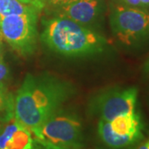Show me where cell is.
<instances>
[{
	"instance_id": "cell-5",
	"label": "cell",
	"mask_w": 149,
	"mask_h": 149,
	"mask_svg": "<svg viewBox=\"0 0 149 149\" xmlns=\"http://www.w3.org/2000/svg\"><path fill=\"white\" fill-rule=\"evenodd\" d=\"M38 13L2 16L0 36L17 53L28 56L35 52L37 46Z\"/></svg>"
},
{
	"instance_id": "cell-6",
	"label": "cell",
	"mask_w": 149,
	"mask_h": 149,
	"mask_svg": "<svg viewBox=\"0 0 149 149\" xmlns=\"http://www.w3.org/2000/svg\"><path fill=\"white\" fill-rule=\"evenodd\" d=\"M139 91L136 87L116 88L99 96L93 106L100 119L110 122L114 118L135 111Z\"/></svg>"
},
{
	"instance_id": "cell-21",
	"label": "cell",
	"mask_w": 149,
	"mask_h": 149,
	"mask_svg": "<svg viewBox=\"0 0 149 149\" xmlns=\"http://www.w3.org/2000/svg\"><path fill=\"white\" fill-rule=\"evenodd\" d=\"M6 123H0V133L3 131V129L4 128V126H5Z\"/></svg>"
},
{
	"instance_id": "cell-24",
	"label": "cell",
	"mask_w": 149,
	"mask_h": 149,
	"mask_svg": "<svg viewBox=\"0 0 149 149\" xmlns=\"http://www.w3.org/2000/svg\"><path fill=\"white\" fill-rule=\"evenodd\" d=\"M1 17H2V16L0 15V21H1ZM0 42H2V38H1V36H0Z\"/></svg>"
},
{
	"instance_id": "cell-16",
	"label": "cell",
	"mask_w": 149,
	"mask_h": 149,
	"mask_svg": "<svg viewBox=\"0 0 149 149\" xmlns=\"http://www.w3.org/2000/svg\"><path fill=\"white\" fill-rule=\"evenodd\" d=\"M122 5L132 7V8H144L140 0H118Z\"/></svg>"
},
{
	"instance_id": "cell-2",
	"label": "cell",
	"mask_w": 149,
	"mask_h": 149,
	"mask_svg": "<svg viewBox=\"0 0 149 149\" xmlns=\"http://www.w3.org/2000/svg\"><path fill=\"white\" fill-rule=\"evenodd\" d=\"M41 40L50 50L67 57H79L102 52L104 37L64 17L43 20Z\"/></svg>"
},
{
	"instance_id": "cell-3",
	"label": "cell",
	"mask_w": 149,
	"mask_h": 149,
	"mask_svg": "<svg viewBox=\"0 0 149 149\" xmlns=\"http://www.w3.org/2000/svg\"><path fill=\"white\" fill-rule=\"evenodd\" d=\"M109 22L113 36L124 46L131 47L149 39V12L145 8L113 6Z\"/></svg>"
},
{
	"instance_id": "cell-1",
	"label": "cell",
	"mask_w": 149,
	"mask_h": 149,
	"mask_svg": "<svg viewBox=\"0 0 149 149\" xmlns=\"http://www.w3.org/2000/svg\"><path fill=\"white\" fill-rule=\"evenodd\" d=\"M73 94L68 82L48 74H27L14 96V119L39 135L45 122Z\"/></svg>"
},
{
	"instance_id": "cell-11",
	"label": "cell",
	"mask_w": 149,
	"mask_h": 149,
	"mask_svg": "<svg viewBox=\"0 0 149 149\" xmlns=\"http://www.w3.org/2000/svg\"><path fill=\"white\" fill-rule=\"evenodd\" d=\"M14 95L6 85H0V123H8L14 118Z\"/></svg>"
},
{
	"instance_id": "cell-17",
	"label": "cell",
	"mask_w": 149,
	"mask_h": 149,
	"mask_svg": "<svg viewBox=\"0 0 149 149\" xmlns=\"http://www.w3.org/2000/svg\"><path fill=\"white\" fill-rule=\"evenodd\" d=\"M46 1H47V3H49L50 5L53 6L55 8H57L58 9H60L63 6L69 3L71 0H46Z\"/></svg>"
},
{
	"instance_id": "cell-23",
	"label": "cell",
	"mask_w": 149,
	"mask_h": 149,
	"mask_svg": "<svg viewBox=\"0 0 149 149\" xmlns=\"http://www.w3.org/2000/svg\"><path fill=\"white\" fill-rule=\"evenodd\" d=\"M0 54H2V46H1V42H0Z\"/></svg>"
},
{
	"instance_id": "cell-4",
	"label": "cell",
	"mask_w": 149,
	"mask_h": 149,
	"mask_svg": "<svg viewBox=\"0 0 149 149\" xmlns=\"http://www.w3.org/2000/svg\"><path fill=\"white\" fill-rule=\"evenodd\" d=\"M82 130L79 115L61 108L45 122L39 135L34 139L63 148H80Z\"/></svg>"
},
{
	"instance_id": "cell-10",
	"label": "cell",
	"mask_w": 149,
	"mask_h": 149,
	"mask_svg": "<svg viewBox=\"0 0 149 149\" xmlns=\"http://www.w3.org/2000/svg\"><path fill=\"white\" fill-rule=\"evenodd\" d=\"M112 131L119 136H136L143 134V123L136 111L119 115L109 122Z\"/></svg>"
},
{
	"instance_id": "cell-15",
	"label": "cell",
	"mask_w": 149,
	"mask_h": 149,
	"mask_svg": "<svg viewBox=\"0 0 149 149\" xmlns=\"http://www.w3.org/2000/svg\"><path fill=\"white\" fill-rule=\"evenodd\" d=\"M32 149H81V148H63L56 146H53L51 144L47 143L42 142L40 140L34 139V144H33V148Z\"/></svg>"
},
{
	"instance_id": "cell-12",
	"label": "cell",
	"mask_w": 149,
	"mask_h": 149,
	"mask_svg": "<svg viewBox=\"0 0 149 149\" xmlns=\"http://www.w3.org/2000/svg\"><path fill=\"white\" fill-rule=\"evenodd\" d=\"M30 13H40L32 6L22 3L19 0H0V15L8 16L12 14H22Z\"/></svg>"
},
{
	"instance_id": "cell-7",
	"label": "cell",
	"mask_w": 149,
	"mask_h": 149,
	"mask_svg": "<svg viewBox=\"0 0 149 149\" xmlns=\"http://www.w3.org/2000/svg\"><path fill=\"white\" fill-rule=\"evenodd\" d=\"M100 0H71L59 9L58 16L85 26L95 21L100 13Z\"/></svg>"
},
{
	"instance_id": "cell-19",
	"label": "cell",
	"mask_w": 149,
	"mask_h": 149,
	"mask_svg": "<svg viewBox=\"0 0 149 149\" xmlns=\"http://www.w3.org/2000/svg\"><path fill=\"white\" fill-rule=\"evenodd\" d=\"M140 2L144 8H149V0H140Z\"/></svg>"
},
{
	"instance_id": "cell-20",
	"label": "cell",
	"mask_w": 149,
	"mask_h": 149,
	"mask_svg": "<svg viewBox=\"0 0 149 149\" xmlns=\"http://www.w3.org/2000/svg\"><path fill=\"white\" fill-rule=\"evenodd\" d=\"M136 149H147V148H146V146H145V144L143 143H140L139 144L138 146H137V148Z\"/></svg>"
},
{
	"instance_id": "cell-9",
	"label": "cell",
	"mask_w": 149,
	"mask_h": 149,
	"mask_svg": "<svg viewBox=\"0 0 149 149\" xmlns=\"http://www.w3.org/2000/svg\"><path fill=\"white\" fill-rule=\"evenodd\" d=\"M98 136L107 149H133L143 139V133L136 136H119L112 131L109 121L100 119Z\"/></svg>"
},
{
	"instance_id": "cell-22",
	"label": "cell",
	"mask_w": 149,
	"mask_h": 149,
	"mask_svg": "<svg viewBox=\"0 0 149 149\" xmlns=\"http://www.w3.org/2000/svg\"><path fill=\"white\" fill-rule=\"evenodd\" d=\"M144 144H145V146H146L147 149H149V139H148V141H146V142L144 143Z\"/></svg>"
},
{
	"instance_id": "cell-13",
	"label": "cell",
	"mask_w": 149,
	"mask_h": 149,
	"mask_svg": "<svg viewBox=\"0 0 149 149\" xmlns=\"http://www.w3.org/2000/svg\"><path fill=\"white\" fill-rule=\"evenodd\" d=\"M10 76V71L6 64L3 54H0V85H6ZM7 86V85H6Z\"/></svg>"
},
{
	"instance_id": "cell-8",
	"label": "cell",
	"mask_w": 149,
	"mask_h": 149,
	"mask_svg": "<svg viewBox=\"0 0 149 149\" xmlns=\"http://www.w3.org/2000/svg\"><path fill=\"white\" fill-rule=\"evenodd\" d=\"M34 138L29 129L14 118L0 133V149H32Z\"/></svg>"
},
{
	"instance_id": "cell-14",
	"label": "cell",
	"mask_w": 149,
	"mask_h": 149,
	"mask_svg": "<svg viewBox=\"0 0 149 149\" xmlns=\"http://www.w3.org/2000/svg\"><path fill=\"white\" fill-rule=\"evenodd\" d=\"M24 4L32 6L33 8H37L39 12L42 10L43 8L47 5V1L46 0H19Z\"/></svg>"
},
{
	"instance_id": "cell-18",
	"label": "cell",
	"mask_w": 149,
	"mask_h": 149,
	"mask_svg": "<svg viewBox=\"0 0 149 149\" xmlns=\"http://www.w3.org/2000/svg\"><path fill=\"white\" fill-rule=\"evenodd\" d=\"M143 70H144V71H145V72L149 75V57L148 58V60L146 61L145 64H144Z\"/></svg>"
}]
</instances>
